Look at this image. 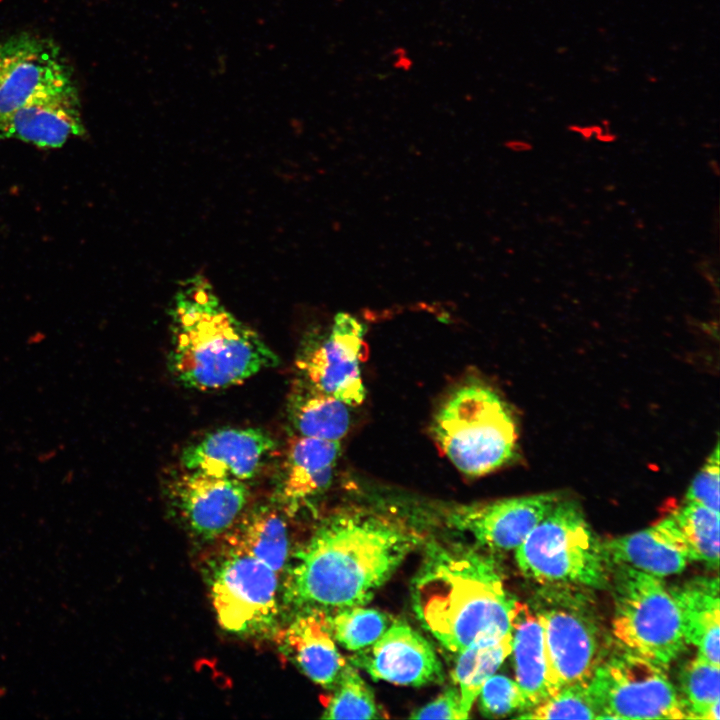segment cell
I'll return each mask as SVG.
<instances>
[{
    "mask_svg": "<svg viewBox=\"0 0 720 720\" xmlns=\"http://www.w3.org/2000/svg\"><path fill=\"white\" fill-rule=\"evenodd\" d=\"M417 544L413 530L388 517L333 515L295 555L288 600L305 609L363 605Z\"/></svg>",
    "mask_w": 720,
    "mask_h": 720,
    "instance_id": "1",
    "label": "cell"
},
{
    "mask_svg": "<svg viewBox=\"0 0 720 720\" xmlns=\"http://www.w3.org/2000/svg\"><path fill=\"white\" fill-rule=\"evenodd\" d=\"M423 626L447 650L512 633L517 603L493 557L458 544H433L411 588Z\"/></svg>",
    "mask_w": 720,
    "mask_h": 720,
    "instance_id": "2",
    "label": "cell"
},
{
    "mask_svg": "<svg viewBox=\"0 0 720 720\" xmlns=\"http://www.w3.org/2000/svg\"><path fill=\"white\" fill-rule=\"evenodd\" d=\"M171 331L169 367L187 388L231 387L279 363L263 339L200 281L177 295Z\"/></svg>",
    "mask_w": 720,
    "mask_h": 720,
    "instance_id": "3",
    "label": "cell"
},
{
    "mask_svg": "<svg viewBox=\"0 0 720 720\" xmlns=\"http://www.w3.org/2000/svg\"><path fill=\"white\" fill-rule=\"evenodd\" d=\"M433 434L449 461L470 477L489 474L509 462L517 429L506 403L490 387L467 384L439 409Z\"/></svg>",
    "mask_w": 720,
    "mask_h": 720,
    "instance_id": "4",
    "label": "cell"
},
{
    "mask_svg": "<svg viewBox=\"0 0 720 720\" xmlns=\"http://www.w3.org/2000/svg\"><path fill=\"white\" fill-rule=\"evenodd\" d=\"M515 558L521 572L542 585L603 588L610 581L601 542L571 500L555 503L516 548Z\"/></svg>",
    "mask_w": 720,
    "mask_h": 720,
    "instance_id": "5",
    "label": "cell"
},
{
    "mask_svg": "<svg viewBox=\"0 0 720 720\" xmlns=\"http://www.w3.org/2000/svg\"><path fill=\"white\" fill-rule=\"evenodd\" d=\"M615 638L634 654L667 666L686 647L676 600L661 578L623 566L610 567Z\"/></svg>",
    "mask_w": 720,
    "mask_h": 720,
    "instance_id": "6",
    "label": "cell"
},
{
    "mask_svg": "<svg viewBox=\"0 0 720 720\" xmlns=\"http://www.w3.org/2000/svg\"><path fill=\"white\" fill-rule=\"evenodd\" d=\"M587 691L596 719H691L664 666L627 650L598 664Z\"/></svg>",
    "mask_w": 720,
    "mask_h": 720,
    "instance_id": "7",
    "label": "cell"
},
{
    "mask_svg": "<svg viewBox=\"0 0 720 720\" xmlns=\"http://www.w3.org/2000/svg\"><path fill=\"white\" fill-rule=\"evenodd\" d=\"M279 575L254 557L233 549L215 569L210 596L219 625L235 634L271 627L279 612Z\"/></svg>",
    "mask_w": 720,
    "mask_h": 720,
    "instance_id": "8",
    "label": "cell"
},
{
    "mask_svg": "<svg viewBox=\"0 0 720 720\" xmlns=\"http://www.w3.org/2000/svg\"><path fill=\"white\" fill-rule=\"evenodd\" d=\"M544 633L549 671L555 685L588 683L600 663V636L576 601L545 597L535 609Z\"/></svg>",
    "mask_w": 720,
    "mask_h": 720,
    "instance_id": "9",
    "label": "cell"
},
{
    "mask_svg": "<svg viewBox=\"0 0 720 720\" xmlns=\"http://www.w3.org/2000/svg\"><path fill=\"white\" fill-rule=\"evenodd\" d=\"M75 84L51 39L19 33L0 42V122L35 96Z\"/></svg>",
    "mask_w": 720,
    "mask_h": 720,
    "instance_id": "10",
    "label": "cell"
},
{
    "mask_svg": "<svg viewBox=\"0 0 720 720\" xmlns=\"http://www.w3.org/2000/svg\"><path fill=\"white\" fill-rule=\"evenodd\" d=\"M365 326L353 315L339 312L328 335L298 362L305 381L348 406L365 399L361 356Z\"/></svg>",
    "mask_w": 720,
    "mask_h": 720,
    "instance_id": "11",
    "label": "cell"
},
{
    "mask_svg": "<svg viewBox=\"0 0 720 720\" xmlns=\"http://www.w3.org/2000/svg\"><path fill=\"white\" fill-rule=\"evenodd\" d=\"M170 491L186 523L205 538L229 531L249 497L245 482L185 469L172 481Z\"/></svg>",
    "mask_w": 720,
    "mask_h": 720,
    "instance_id": "12",
    "label": "cell"
},
{
    "mask_svg": "<svg viewBox=\"0 0 720 720\" xmlns=\"http://www.w3.org/2000/svg\"><path fill=\"white\" fill-rule=\"evenodd\" d=\"M275 449L273 437L260 428L215 430L186 446L183 469L246 482L254 478Z\"/></svg>",
    "mask_w": 720,
    "mask_h": 720,
    "instance_id": "13",
    "label": "cell"
},
{
    "mask_svg": "<svg viewBox=\"0 0 720 720\" xmlns=\"http://www.w3.org/2000/svg\"><path fill=\"white\" fill-rule=\"evenodd\" d=\"M560 498L543 493L463 506L451 514L450 522L488 548L516 549Z\"/></svg>",
    "mask_w": 720,
    "mask_h": 720,
    "instance_id": "14",
    "label": "cell"
},
{
    "mask_svg": "<svg viewBox=\"0 0 720 720\" xmlns=\"http://www.w3.org/2000/svg\"><path fill=\"white\" fill-rule=\"evenodd\" d=\"M356 662L372 678L397 685L421 686L443 680V669L430 643L406 623H391Z\"/></svg>",
    "mask_w": 720,
    "mask_h": 720,
    "instance_id": "15",
    "label": "cell"
},
{
    "mask_svg": "<svg viewBox=\"0 0 720 720\" xmlns=\"http://www.w3.org/2000/svg\"><path fill=\"white\" fill-rule=\"evenodd\" d=\"M85 133L75 84L35 96L0 122V140L39 148H58Z\"/></svg>",
    "mask_w": 720,
    "mask_h": 720,
    "instance_id": "16",
    "label": "cell"
},
{
    "mask_svg": "<svg viewBox=\"0 0 720 720\" xmlns=\"http://www.w3.org/2000/svg\"><path fill=\"white\" fill-rule=\"evenodd\" d=\"M340 453V442L295 435L283 461L276 498L295 513L330 486Z\"/></svg>",
    "mask_w": 720,
    "mask_h": 720,
    "instance_id": "17",
    "label": "cell"
},
{
    "mask_svg": "<svg viewBox=\"0 0 720 720\" xmlns=\"http://www.w3.org/2000/svg\"><path fill=\"white\" fill-rule=\"evenodd\" d=\"M279 640L302 672L319 685L335 684L346 665L324 610L305 609L282 631Z\"/></svg>",
    "mask_w": 720,
    "mask_h": 720,
    "instance_id": "18",
    "label": "cell"
},
{
    "mask_svg": "<svg viewBox=\"0 0 720 720\" xmlns=\"http://www.w3.org/2000/svg\"><path fill=\"white\" fill-rule=\"evenodd\" d=\"M511 653L516 682L524 699V712L560 690L549 671L542 625L536 614L520 602L513 622Z\"/></svg>",
    "mask_w": 720,
    "mask_h": 720,
    "instance_id": "19",
    "label": "cell"
},
{
    "mask_svg": "<svg viewBox=\"0 0 720 720\" xmlns=\"http://www.w3.org/2000/svg\"><path fill=\"white\" fill-rule=\"evenodd\" d=\"M601 547L609 567L628 566L659 578L682 572L689 560L661 522L633 534L601 542Z\"/></svg>",
    "mask_w": 720,
    "mask_h": 720,
    "instance_id": "20",
    "label": "cell"
},
{
    "mask_svg": "<svg viewBox=\"0 0 720 720\" xmlns=\"http://www.w3.org/2000/svg\"><path fill=\"white\" fill-rule=\"evenodd\" d=\"M671 593L680 610L686 643L695 646L699 656L719 665L718 578H695Z\"/></svg>",
    "mask_w": 720,
    "mask_h": 720,
    "instance_id": "21",
    "label": "cell"
},
{
    "mask_svg": "<svg viewBox=\"0 0 720 720\" xmlns=\"http://www.w3.org/2000/svg\"><path fill=\"white\" fill-rule=\"evenodd\" d=\"M228 548L246 553L280 575L288 562L287 526L278 512L268 506L251 511L228 533Z\"/></svg>",
    "mask_w": 720,
    "mask_h": 720,
    "instance_id": "22",
    "label": "cell"
},
{
    "mask_svg": "<svg viewBox=\"0 0 720 720\" xmlns=\"http://www.w3.org/2000/svg\"><path fill=\"white\" fill-rule=\"evenodd\" d=\"M349 407L304 381L293 391L288 412L296 435L340 442L350 427Z\"/></svg>",
    "mask_w": 720,
    "mask_h": 720,
    "instance_id": "23",
    "label": "cell"
},
{
    "mask_svg": "<svg viewBox=\"0 0 720 720\" xmlns=\"http://www.w3.org/2000/svg\"><path fill=\"white\" fill-rule=\"evenodd\" d=\"M682 547L689 560L712 568L719 562V512L686 502L660 521Z\"/></svg>",
    "mask_w": 720,
    "mask_h": 720,
    "instance_id": "24",
    "label": "cell"
},
{
    "mask_svg": "<svg viewBox=\"0 0 720 720\" xmlns=\"http://www.w3.org/2000/svg\"><path fill=\"white\" fill-rule=\"evenodd\" d=\"M512 633L479 641L457 652L451 673L464 711L469 714L483 684L511 654Z\"/></svg>",
    "mask_w": 720,
    "mask_h": 720,
    "instance_id": "25",
    "label": "cell"
},
{
    "mask_svg": "<svg viewBox=\"0 0 720 720\" xmlns=\"http://www.w3.org/2000/svg\"><path fill=\"white\" fill-rule=\"evenodd\" d=\"M719 665L701 656L681 672L683 700L691 719L719 720Z\"/></svg>",
    "mask_w": 720,
    "mask_h": 720,
    "instance_id": "26",
    "label": "cell"
},
{
    "mask_svg": "<svg viewBox=\"0 0 720 720\" xmlns=\"http://www.w3.org/2000/svg\"><path fill=\"white\" fill-rule=\"evenodd\" d=\"M322 718L375 719L380 717L374 694L357 670L345 665Z\"/></svg>",
    "mask_w": 720,
    "mask_h": 720,
    "instance_id": "27",
    "label": "cell"
},
{
    "mask_svg": "<svg viewBox=\"0 0 720 720\" xmlns=\"http://www.w3.org/2000/svg\"><path fill=\"white\" fill-rule=\"evenodd\" d=\"M329 621L334 639L350 651L372 645L391 625L383 612L361 605L341 608Z\"/></svg>",
    "mask_w": 720,
    "mask_h": 720,
    "instance_id": "28",
    "label": "cell"
},
{
    "mask_svg": "<svg viewBox=\"0 0 720 720\" xmlns=\"http://www.w3.org/2000/svg\"><path fill=\"white\" fill-rule=\"evenodd\" d=\"M588 683L562 687L555 695L520 715L529 719H596L587 691Z\"/></svg>",
    "mask_w": 720,
    "mask_h": 720,
    "instance_id": "29",
    "label": "cell"
},
{
    "mask_svg": "<svg viewBox=\"0 0 720 720\" xmlns=\"http://www.w3.org/2000/svg\"><path fill=\"white\" fill-rule=\"evenodd\" d=\"M478 696L481 712L487 717H502L525 710L517 682L504 675L493 674L483 684Z\"/></svg>",
    "mask_w": 720,
    "mask_h": 720,
    "instance_id": "30",
    "label": "cell"
},
{
    "mask_svg": "<svg viewBox=\"0 0 720 720\" xmlns=\"http://www.w3.org/2000/svg\"><path fill=\"white\" fill-rule=\"evenodd\" d=\"M719 473V445L717 443L691 482L686 494V502H694L719 512Z\"/></svg>",
    "mask_w": 720,
    "mask_h": 720,
    "instance_id": "31",
    "label": "cell"
},
{
    "mask_svg": "<svg viewBox=\"0 0 720 720\" xmlns=\"http://www.w3.org/2000/svg\"><path fill=\"white\" fill-rule=\"evenodd\" d=\"M467 714L461 704L460 695L453 686L446 689L436 699L417 709L410 716L414 719H465Z\"/></svg>",
    "mask_w": 720,
    "mask_h": 720,
    "instance_id": "32",
    "label": "cell"
}]
</instances>
